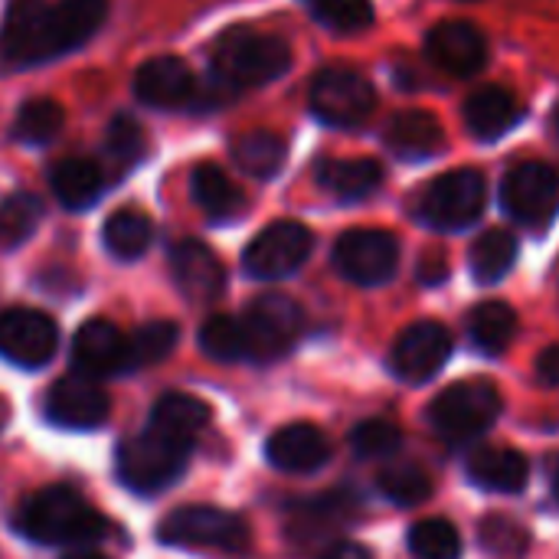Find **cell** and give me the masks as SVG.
Listing matches in <instances>:
<instances>
[{"instance_id":"obj_1","label":"cell","mask_w":559,"mask_h":559,"mask_svg":"<svg viewBox=\"0 0 559 559\" xmlns=\"http://www.w3.org/2000/svg\"><path fill=\"white\" fill-rule=\"evenodd\" d=\"M108 16V0H13L0 26V52L13 66H36L79 49Z\"/></svg>"},{"instance_id":"obj_2","label":"cell","mask_w":559,"mask_h":559,"mask_svg":"<svg viewBox=\"0 0 559 559\" xmlns=\"http://www.w3.org/2000/svg\"><path fill=\"white\" fill-rule=\"evenodd\" d=\"M16 527L46 547H88L108 534V521L72 488L52 485L20 504Z\"/></svg>"},{"instance_id":"obj_3","label":"cell","mask_w":559,"mask_h":559,"mask_svg":"<svg viewBox=\"0 0 559 559\" xmlns=\"http://www.w3.org/2000/svg\"><path fill=\"white\" fill-rule=\"evenodd\" d=\"M292 46L282 36L252 26H236L223 33L219 43L213 46V72L236 92L282 79L292 69Z\"/></svg>"},{"instance_id":"obj_4","label":"cell","mask_w":559,"mask_h":559,"mask_svg":"<svg viewBox=\"0 0 559 559\" xmlns=\"http://www.w3.org/2000/svg\"><path fill=\"white\" fill-rule=\"evenodd\" d=\"M190 442L170 439L157 429H144L134 439H124L115 452V472L121 485L134 495L167 491L190 465Z\"/></svg>"},{"instance_id":"obj_5","label":"cell","mask_w":559,"mask_h":559,"mask_svg":"<svg viewBox=\"0 0 559 559\" xmlns=\"http://www.w3.org/2000/svg\"><path fill=\"white\" fill-rule=\"evenodd\" d=\"M488 206V180L475 167L439 174L413 203V216L436 233H459L481 219Z\"/></svg>"},{"instance_id":"obj_6","label":"cell","mask_w":559,"mask_h":559,"mask_svg":"<svg viewBox=\"0 0 559 559\" xmlns=\"http://www.w3.org/2000/svg\"><path fill=\"white\" fill-rule=\"evenodd\" d=\"M157 540L167 547H187V550H213V554H246L252 531L249 524L223 508H206V504H190L170 511L160 527Z\"/></svg>"},{"instance_id":"obj_7","label":"cell","mask_w":559,"mask_h":559,"mask_svg":"<svg viewBox=\"0 0 559 559\" xmlns=\"http://www.w3.org/2000/svg\"><path fill=\"white\" fill-rule=\"evenodd\" d=\"M501 416V393L488 380H462L436 396L429 406V426L449 445H465L485 436Z\"/></svg>"},{"instance_id":"obj_8","label":"cell","mask_w":559,"mask_h":559,"mask_svg":"<svg viewBox=\"0 0 559 559\" xmlns=\"http://www.w3.org/2000/svg\"><path fill=\"white\" fill-rule=\"evenodd\" d=\"M311 111L328 128H360L377 111V88L367 75L347 66H328L311 82Z\"/></svg>"},{"instance_id":"obj_9","label":"cell","mask_w":559,"mask_h":559,"mask_svg":"<svg viewBox=\"0 0 559 559\" xmlns=\"http://www.w3.org/2000/svg\"><path fill=\"white\" fill-rule=\"evenodd\" d=\"M501 210L531 229H544L559 213V170L547 160H521L501 180Z\"/></svg>"},{"instance_id":"obj_10","label":"cell","mask_w":559,"mask_h":559,"mask_svg":"<svg viewBox=\"0 0 559 559\" xmlns=\"http://www.w3.org/2000/svg\"><path fill=\"white\" fill-rule=\"evenodd\" d=\"M305 314L298 301L288 295H262L255 298L246 314H242V331H246V357L252 360H278L285 357L295 341L301 337Z\"/></svg>"},{"instance_id":"obj_11","label":"cell","mask_w":559,"mask_h":559,"mask_svg":"<svg viewBox=\"0 0 559 559\" xmlns=\"http://www.w3.org/2000/svg\"><path fill=\"white\" fill-rule=\"evenodd\" d=\"M314 249V233L305 223L278 219L265 226L242 255V269L259 282H278L295 275Z\"/></svg>"},{"instance_id":"obj_12","label":"cell","mask_w":559,"mask_h":559,"mask_svg":"<svg viewBox=\"0 0 559 559\" xmlns=\"http://www.w3.org/2000/svg\"><path fill=\"white\" fill-rule=\"evenodd\" d=\"M331 259H334V269L341 272V278H347L360 288H377L396 275L400 242L386 229H347L334 242Z\"/></svg>"},{"instance_id":"obj_13","label":"cell","mask_w":559,"mask_h":559,"mask_svg":"<svg viewBox=\"0 0 559 559\" xmlns=\"http://www.w3.org/2000/svg\"><path fill=\"white\" fill-rule=\"evenodd\" d=\"M423 52L436 69H442L452 79H472L491 59L488 36L472 20H455V16L439 20L423 36Z\"/></svg>"},{"instance_id":"obj_14","label":"cell","mask_w":559,"mask_h":559,"mask_svg":"<svg viewBox=\"0 0 559 559\" xmlns=\"http://www.w3.org/2000/svg\"><path fill=\"white\" fill-rule=\"evenodd\" d=\"M59 328L46 311L36 308H10L0 314V357L13 367L39 370L56 357Z\"/></svg>"},{"instance_id":"obj_15","label":"cell","mask_w":559,"mask_h":559,"mask_svg":"<svg viewBox=\"0 0 559 559\" xmlns=\"http://www.w3.org/2000/svg\"><path fill=\"white\" fill-rule=\"evenodd\" d=\"M449 357H452V334L436 321H419L396 337L390 350V370L403 383H426L445 367Z\"/></svg>"},{"instance_id":"obj_16","label":"cell","mask_w":559,"mask_h":559,"mask_svg":"<svg viewBox=\"0 0 559 559\" xmlns=\"http://www.w3.org/2000/svg\"><path fill=\"white\" fill-rule=\"evenodd\" d=\"M134 95L138 102L160 108V111H183L197 105L200 79L193 69L177 56H154L134 72Z\"/></svg>"},{"instance_id":"obj_17","label":"cell","mask_w":559,"mask_h":559,"mask_svg":"<svg viewBox=\"0 0 559 559\" xmlns=\"http://www.w3.org/2000/svg\"><path fill=\"white\" fill-rule=\"evenodd\" d=\"M111 416V403L108 393L98 386V380L88 377H62L59 383H52L49 396H46V419L56 423L59 429H75V432H88L98 429L102 423H108Z\"/></svg>"},{"instance_id":"obj_18","label":"cell","mask_w":559,"mask_h":559,"mask_svg":"<svg viewBox=\"0 0 559 559\" xmlns=\"http://www.w3.org/2000/svg\"><path fill=\"white\" fill-rule=\"evenodd\" d=\"M72 367L88 380L128 373V337L105 318L85 321L72 337Z\"/></svg>"},{"instance_id":"obj_19","label":"cell","mask_w":559,"mask_h":559,"mask_svg":"<svg viewBox=\"0 0 559 559\" xmlns=\"http://www.w3.org/2000/svg\"><path fill=\"white\" fill-rule=\"evenodd\" d=\"M527 118L524 102L504 85H481L462 105V121L475 141H501Z\"/></svg>"},{"instance_id":"obj_20","label":"cell","mask_w":559,"mask_h":559,"mask_svg":"<svg viewBox=\"0 0 559 559\" xmlns=\"http://www.w3.org/2000/svg\"><path fill=\"white\" fill-rule=\"evenodd\" d=\"M383 147L406 164H423L432 160L445 151V128L432 111L423 108H406L396 111L386 128H383Z\"/></svg>"},{"instance_id":"obj_21","label":"cell","mask_w":559,"mask_h":559,"mask_svg":"<svg viewBox=\"0 0 559 559\" xmlns=\"http://www.w3.org/2000/svg\"><path fill=\"white\" fill-rule=\"evenodd\" d=\"M170 275L190 301H216L226 288V269L219 255L200 239H183L170 249Z\"/></svg>"},{"instance_id":"obj_22","label":"cell","mask_w":559,"mask_h":559,"mask_svg":"<svg viewBox=\"0 0 559 559\" xmlns=\"http://www.w3.org/2000/svg\"><path fill=\"white\" fill-rule=\"evenodd\" d=\"M265 455L272 462V468L288 472V475H311L318 468L328 465L331 459V445L324 439V432L311 423H292L282 426L269 442H265Z\"/></svg>"},{"instance_id":"obj_23","label":"cell","mask_w":559,"mask_h":559,"mask_svg":"<svg viewBox=\"0 0 559 559\" xmlns=\"http://www.w3.org/2000/svg\"><path fill=\"white\" fill-rule=\"evenodd\" d=\"M314 180L341 203H360L383 187V167L373 157H321Z\"/></svg>"},{"instance_id":"obj_24","label":"cell","mask_w":559,"mask_h":559,"mask_svg":"<svg viewBox=\"0 0 559 559\" xmlns=\"http://www.w3.org/2000/svg\"><path fill=\"white\" fill-rule=\"evenodd\" d=\"M468 478L495 495H518L524 491L527 478H531V465L521 452L514 449H478L475 455H468L465 465Z\"/></svg>"},{"instance_id":"obj_25","label":"cell","mask_w":559,"mask_h":559,"mask_svg":"<svg viewBox=\"0 0 559 559\" xmlns=\"http://www.w3.org/2000/svg\"><path fill=\"white\" fill-rule=\"evenodd\" d=\"M49 187L66 210H88L105 193V174L88 157H62L49 170Z\"/></svg>"},{"instance_id":"obj_26","label":"cell","mask_w":559,"mask_h":559,"mask_svg":"<svg viewBox=\"0 0 559 559\" xmlns=\"http://www.w3.org/2000/svg\"><path fill=\"white\" fill-rule=\"evenodd\" d=\"M190 190H193L197 206L216 223H226L246 213V193L216 164H200L190 177Z\"/></svg>"},{"instance_id":"obj_27","label":"cell","mask_w":559,"mask_h":559,"mask_svg":"<svg viewBox=\"0 0 559 559\" xmlns=\"http://www.w3.org/2000/svg\"><path fill=\"white\" fill-rule=\"evenodd\" d=\"M229 154L239 164V170H246L249 177L272 180L285 167V160H288V144L272 128H252V131H242L229 144Z\"/></svg>"},{"instance_id":"obj_28","label":"cell","mask_w":559,"mask_h":559,"mask_svg":"<svg viewBox=\"0 0 559 559\" xmlns=\"http://www.w3.org/2000/svg\"><path fill=\"white\" fill-rule=\"evenodd\" d=\"M210 423V406L190 393H164L157 396L154 409H151V419L147 426L170 436V439H180V442H190L200 436V429Z\"/></svg>"},{"instance_id":"obj_29","label":"cell","mask_w":559,"mask_h":559,"mask_svg":"<svg viewBox=\"0 0 559 559\" xmlns=\"http://www.w3.org/2000/svg\"><path fill=\"white\" fill-rule=\"evenodd\" d=\"M518 262V236L511 229H485L468 252V269L478 285H498Z\"/></svg>"},{"instance_id":"obj_30","label":"cell","mask_w":559,"mask_h":559,"mask_svg":"<svg viewBox=\"0 0 559 559\" xmlns=\"http://www.w3.org/2000/svg\"><path fill=\"white\" fill-rule=\"evenodd\" d=\"M151 239H154V226L141 210H115L102 226L105 249L121 262L141 259L151 249Z\"/></svg>"},{"instance_id":"obj_31","label":"cell","mask_w":559,"mask_h":559,"mask_svg":"<svg viewBox=\"0 0 559 559\" xmlns=\"http://www.w3.org/2000/svg\"><path fill=\"white\" fill-rule=\"evenodd\" d=\"M468 337L485 354H501L518 337V311L504 301L475 305L468 314Z\"/></svg>"},{"instance_id":"obj_32","label":"cell","mask_w":559,"mask_h":559,"mask_svg":"<svg viewBox=\"0 0 559 559\" xmlns=\"http://www.w3.org/2000/svg\"><path fill=\"white\" fill-rule=\"evenodd\" d=\"M66 124V111L56 98H29L20 105L16 118H13V138L23 144H49L52 138H59Z\"/></svg>"},{"instance_id":"obj_33","label":"cell","mask_w":559,"mask_h":559,"mask_svg":"<svg viewBox=\"0 0 559 559\" xmlns=\"http://www.w3.org/2000/svg\"><path fill=\"white\" fill-rule=\"evenodd\" d=\"M200 350L216 364H236L246 357V331L233 314H210L200 328Z\"/></svg>"},{"instance_id":"obj_34","label":"cell","mask_w":559,"mask_h":559,"mask_svg":"<svg viewBox=\"0 0 559 559\" xmlns=\"http://www.w3.org/2000/svg\"><path fill=\"white\" fill-rule=\"evenodd\" d=\"M43 219V203L33 193H13L0 200V249L10 252L23 246Z\"/></svg>"},{"instance_id":"obj_35","label":"cell","mask_w":559,"mask_h":559,"mask_svg":"<svg viewBox=\"0 0 559 559\" xmlns=\"http://www.w3.org/2000/svg\"><path fill=\"white\" fill-rule=\"evenodd\" d=\"M311 16L331 33H364L373 26V0H301Z\"/></svg>"},{"instance_id":"obj_36","label":"cell","mask_w":559,"mask_h":559,"mask_svg":"<svg viewBox=\"0 0 559 559\" xmlns=\"http://www.w3.org/2000/svg\"><path fill=\"white\" fill-rule=\"evenodd\" d=\"M177 341H180V331L170 321H151V324L138 328L128 337V370H144V367L167 360L170 350L177 347Z\"/></svg>"},{"instance_id":"obj_37","label":"cell","mask_w":559,"mask_h":559,"mask_svg":"<svg viewBox=\"0 0 559 559\" xmlns=\"http://www.w3.org/2000/svg\"><path fill=\"white\" fill-rule=\"evenodd\" d=\"M380 491L403 508L423 504L432 491V478L416 462H393L380 472Z\"/></svg>"},{"instance_id":"obj_38","label":"cell","mask_w":559,"mask_h":559,"mask_svg":"<svg viewBox=\"0 0 559 559\" xmlns=\"http://www.w3.org/2000/svg\"><path fill=\"white\" fill-rule=\"evenodd\" d=\"M409 554L413 559H459L462 537L445 518H429L409 531Z\"/></svg>"},{"instance_id":"obj_39","label":"cell","mask_w":559,"mask_h":559,"mask_svg":"<svg viewBox=\"0 0 559 559\" xmlns=\"http://www.w3.org/2000/svg\"><path fill=\"white\" fill-rule=\"evenodd\" d=\"M105 151L111 160L118 164H138L147 151V138L144 128L131 118V115H115L105 128Z\"/></svg>"},{"instance_id":"obj_40","label":"cell","mask_w":559,"mask_h":559,"mask_svg":"<svg viewBox=\"0 0 559 559\" xmlns=\"http://www.w3.org/2000/svg\"><path fill=\"white\" fill-rule=\"evenodd\" d=\"M403 436L393 423L386 419H367L350 432V449L357 459H390L393 452H400Z\"/></svg>"},{"instance_id":"obj_41","label":"cell","mask_w":559,"mask_h":559,"mask_svg":"<svg viewBox=\"0 0 559 559\" xmlns=\"http://www.w3.org/2000/svg\"><path fill=\"white\" fill-rule=\"evenodd\" d=\"M481 547H488L495 557H521L527 550V534L521 524L508 518H485L481 521Z\"/></svg>"},{"instance_id":"obj_42","label":"cell","mask_w":559,"mask_h":559,"mask_svg":"<svg viewBox=\"0 0 559 559\" xmlns=\"http://www.w3.org/2000/svg\"><path fill=\"white\" fill-rule=\"evenodd\" d=\"M449 278V262L442 252H426L419 259V282L423 285H442Z\"/></svg>"},{"instance_id":"obj_43","label":"cell","mask_w":559,"mask_h":559,"mask_svg":"<svg viewBox=\"0 0 559 559\" xmlns=\"http://www.w3.org/2000/svg\"><path fill=\"white\" fill-rule=\"evenodd\" d=\"M537 377H540V383H547V386H559V344L547 347V350L537 357Z\"/></svg>"},{"instance_id":"obj_44","label":"cell","mask_w":559,"mask_h":559,"mask_svg":"<svg viewBox=\"0 0 559 559\" xmlns=\"http://www.w3.org/2000/svg\"><path fill=\"white\" fill-rule=\"evenodd\" d=\"M321 559H373V557H370V550H364L360 544H337V547H331V550H328Z\"/></svg>"},{"instance_id":"obj_45","label":"cell","mask_w":559,"mask_h":559,"mask_svg":"<svg viewBox=\"0 0 559 559\" xmlns=\"http://www.w3.org/2000/svg\"><path fill=\"white\" fill-rule=\"evenodd\" d=\"M62 559H111V557H105V554H98V550H72V554H66Z\"/></svg>"},{"instance_id":"obj_46","label":"cell","mask_w":559,"mask_h":559,"mask_svg":"<svg viewBox=\"0 0 559 559\" xmlns=\"http://www.w3.org/2000/svg\"><path fill=\"white\" fill-rule=\"evenodd\" d=\"M550 121H554V134H557V138H559V105H557V108H554V118H550Z\"/></svg>"},{"instance_id":"obj_47","label":"cell","mask_w":559,"mask_h":559,"mask_svg":"<svg viewBox=\"0 0 559 559\" xmlns=\"http://www.w3.org/2000/svg\"><path fill=\"white\" fill-rule=\"evenodd\" d=\"M554 491H557V498H559V465H557V472H554Z\"/></svg>"},{"instance_id":"obj_48","label":"cell","mask_w":559,"mask_h":559,"mask_svg":"<svg viewBox=\"0 0 559 559\" xmlns=\"http://www.w3.org/2000/svg\"><path fill=\"white\" fill-rule=\"evenodd\" d=\"M462 3H478V0H462Z\"/></svg>"}]
</instances>
